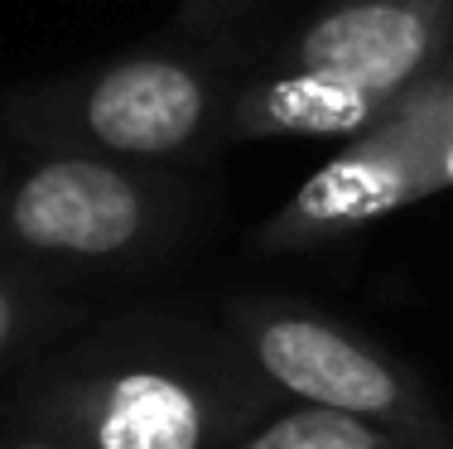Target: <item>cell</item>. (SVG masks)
<instances>
[{
  "label": "cell",
  "mask_w": 453,
  "mask_h": 449,
  "mask_svg": "<svg viewBox=\"0 0 453 449\" xmlns=\"http://www.w3.org/2000/svg\"><path fill=\"white\" fill-rule=\"evenodd\" d=\"M275 406L212 299H111L0 382V425L63 449H232Z\"/></svg>",
  "instance_id": "6da1fadb"
},
{
  "label": "cell",
  "mask_w": 453,
  "mask_h": 449,
  "mask_svg": "<svg viewBox=\"0 0 453 449\" xmlns=\"http://www.w3.org/2000/svg\"><path fill=\"white\" fill-rule=\"evenodd\" d=\"M280 15L285 5L275 0H183L145 44L0 92V131L131 165L212 169L232 150L236 92L256 73Z\"/></svg>",
  "instance_id": "7a4b0ae2"
},
{
  "label": "cell",
  "mask_w": 453,
  "mask_h": 449,
  "mask_svg": "<svg viewBox=\"0 0 453 449\" xmlns=\"http://www.w3.org/2000/svg\"><path fill=\"white\" fill-rule=\"evenodd\" d=\"M212 169L131 165L0 131V261L82 295L150 285L212 228Z\"/></svg>",
  "instance_id": "3957f363"
},
{
  "label": "cell",
  "mask_w": 453,
  "mask_h": 449,
  "mask_svg": "<svg viewBox=\"0 0 453 449\" xmlns=\"http://www.w3.org/2000/svg\"><path fill=\"white\" fill-rule=\"evenodd\" d=\"M453 63V0H309L280 15L226 141H352Z\"/></svg>",
  "instance_id": "277c9868"
},
{
  "label": "cell",
  "mask_w": 453,
  "mask_h": 449,
  "mask_svg": "<svg viewBox=\"0 0 453 449\" xmlns=\"http://www.w3.org/2000/svg\"><path fill=\"white\" fill-rule=\"evenodd\" d=\"M212 309L280 401L366 415L434 449H453L444 401L376 334L285 290H226Z\"/></svg>",
  "instance_id": "5b68a950"
},
{
  "label": "cell",
  "mask_w": 453,
  "mask_h": 449,
  "mask_svg": "<svg viewBox=\"0 0 453 449\" xmlns=\"http://www.w3.org/2000/svg\"><path fill=\"white\" fill-rule=\"evenodd\" d=\"M439 194H453V63L410 88L372 131L342 141L328 165L256 222L246 247L256 256L333 252Z\"/></svg>",
  "instance_id": "8992f818"
},
{
  "label": "cell",
  "mask_w": 453,
  "mask_h": 449,
  "mask_svg": "<svg viewBox=\"0 0 453 449\" xmlns=\"http://www.w3.org/2000/svg\"><path fill=\"white\" fill-rule=\"evenodd\" d=\"M111 299L82 295L73 285L44 281L25 266L0 261V382L15 377L35 352H44L53 338L78 329Z\"/></svg>",
  "instance_id": "52a82bcc"
},
{
  "label": "cell",
  "mask_w": 453,
  "mask_h": 449,
  "mask_svg": "<svg viewBox=\"0 0 453 449\" xmlns=\"http://www.w3.org/2000/svg\"><path fill=\"white\" fill-rule=\"evenodd\" d=\"M232 449H434V445L415 440L395 425L366 421V415L280 401Z\"/></svg>",
  "instance_id": "ba28073f"
},
{
  "label": "cell",
  "mask_w": 453,
  "mask_h": 449,
  "mask_svg": "<svg viewBox=\"0 0 453 449\" xmlns=\"http://www.w3.org/2000/svg\"><path fill=\"white\" fill-rule=\"evenodd\" d=\"M0 449H63V445L44 440V435H25V430H5L0 425Z\"/></svg>",
  "instance_id": "9c48e42d"
}]
</instances>
